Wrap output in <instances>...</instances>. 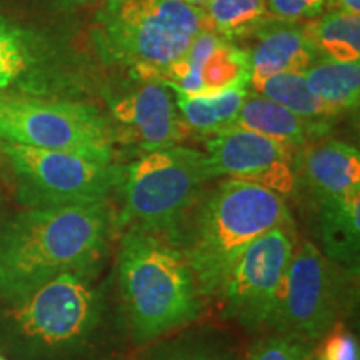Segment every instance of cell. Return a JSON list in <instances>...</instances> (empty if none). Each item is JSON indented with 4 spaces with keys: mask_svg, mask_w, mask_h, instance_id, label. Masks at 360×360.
I'll list each match as a JSON object with an SVG mask.
<instances>
[{
    "mask_svg": "<svg viewBox=\"0 0 360 360\" xmlns=\"http://www.w3.org/2000/svg\"><path fill=\"white\" fill-rule=\"evenodd\" d=\"M205 29L202 7L184 0H109L94 37L107 60L129 65L134 77L159 80Z\"/></svg>",
    "mask_w": 360,
    "mask_h": 360,
    "instance_id": "obj_5",
    "label": "cell"
},
{
    "mask_svg": "<svg viewBox=\"0 0 360 360\" xmlns=\"http://www.w3.org/2000/svg\"><path fill=\"white\" fill-rule=\"evenodd\" d=\"M319 342L321 347L314 350L315 360H359L357 337L340 322Z\"/></svg>",
    "mask_w": 360,
    "mask_h": 360,
    "instance_id": "obj_26",
    "label": "cell"
},
{
    "mask_svg": "<svg viewBox=\"0 0 360 360\" xmlns=\"http://www.w3.org/2000/svg\"><path fill=\"white\" fill-rule=\"evenodd\" d=\"M0 142L112 162L115 135L92 105L0 94Z\"/></svg>",
    "mask_w": 360,
    "mask_h": 360,
    "instance_id": "obj_7",
    "label": "cell"
},
{
    "mask_svg": "<svg viewBox=\"0 0 360 360\" xmlns=\"http://www.w3.org/2000/svg\"><path fill=\"white\" fill-rule=\"evenodd\" d=\"M143 360H238V357L217 342L197 339L162 345Z\"/></svg>",
    "mask_w": 360,
    "mask_h": 360,
    "instance_id": "obj_24",
    "label": "cell"
},
{
    "mask_svg": "<svg viewBox=\"0 0 360 360\" xmlns=\"http://www.w3.org/2000/svg\"><path fill=\"white\" fill-rule=\"evenodd\" d=\"M232 127L250 130L299 150L309 143L327 137L328 120L305 119L283 109L260 94H247Z\"/></svg>",
    "mask_w": 360,
    "mask_h": 360,
    "instance_id": "obj_15",
    "label": "cell"
},
{
    "mask_svg": "<svg viewBox=\"0 0 360 360\" xmlns=\"http://www.w3.org/2000/svg\"><path fill=\"white\" fill-rule=\"evenodd\" d=\"M0 159L29 209L107 202L119 182V165L114 162L70 152L0 142Z\"/></svg>",
    "mask_w": 360,
    "mask_h": 360,
    "instance_id": "obj_8",
    "label": "cell"
},
{
    "mask_svg": "<svg viewBox=\"0 0 360 360\" xmlns=\"http://www.w3.org/2000/svg\"><path fill=\"white\" fill-rule=\"evenodd\" d=\"M195 214L184 222L177 244L195 274L205 299L217 297L236 260L270 229L292 225L285 199L269 188L224 179L204 192Z\"/></svg>",
    "mask_w": 360,
    "mask_h": 360,
    "instance_id": "obj_2",
    "label": "cell"
},
{
    "mask_svg": "<svg viewBox=\"0 0 360 360\" xmlns=\"http://www.w3.org/2000/svg\"><path fill=\"white\" fill-rule=\"evenodd\" d=\"M200 80L204 85L200 96L220 92L236 85H250L249 51L222 40L202 65Z\"/></svg>",
    "mask_w": 360,
    "mask_h": 360,
    "instance_id": "obj_22",
    "label": "cell"
},
{
    "mask_svg": "<svg viewBox=\"0 0 360 360\" xmlns=\"http://www.w3.org/2000/svg\"><path fill=\"white\" fill-rule=\"evenodd\" d=\"M27 69V49L15 30L0 22V90Z\"/></svg>",
    "mask_w": 360,
    "mask_h": 360,
    "instance_id": "obj_25",
    "label": "cell"
},
{
    "mask_svg": "<svg viewBox=\"0 0 360 360\" xmlns=\"http://www.w3.org/2000/svg\"><path fill=\"white\" fill-rule=\"evenodd\" d=\"M270 20L300 24L317 19L328 0H265Z\"/></svg>",
    "mask_w": 360,
    "mask_h": 360,
    "instance_id": "obj_27",
    "label": "cell"
},
{
    "mask_svg": "<svg viewBox=\"0 0 360 360\" xmlns=\"http://www.w3.org/2000/svg\"><path fill=\"white\" fill-rule=\"evenodd\" d=\"M315 49L330 60L357 62L360 57V19L354 13L334 11L315 22H305Z\"/></svg>",
    "mask_w": 360,
    "mask_h": 360,
    "instance_id": "obj_19",
    "label": "cell"
},
{
    "mask_svg": "<svg viewBox=\"0 0 360 360\" xmlns=\"http://www.w3.org/2000/svg\"><path fill=\"white\" fill-rule=\"evenodd\" d=\"M295 247L294 224L255 238L232 265L215 297L225 317L249 330L267 328Z\"/></svg>",
    "mask_w": 360,
    "mask_h": 360,
    "instance_id": "obj_10",
    "label": "cell"
},
{
    "mask_svg": "<svg viewBox=\"0 0 360 360\" xmlns=\"http://www.w3.org/2000/svg\"><path fill=\"white\" fill-rule=\"evenodd\" d=\"M84 2H90V0H84Z\"/></svg>",
    "mask_w": 360,
    "mask_h": 360,
    "instance_id": "obj_31",
    "label": "cell"
},
{
    "mask_svg": "<svg viewBox=\"0 0 360 360\" xmlns=\"http://www.w3.org/2000/svg\"><path fill=\"white\" fill-rule=\"evenodd\" d=\"M314 350L310 342L272 332L252 344L247 360H312Z\"/></svg>",
    "mask_w": 360,
    "mask_h": 360,
    "instance_id": "obj_23",
    "label": "cell"
},
{
    "mask_svg": "<svg viewBox=\"0 0 360 360\" xmlns=\"http://www.w3.org/2000/svg\"><path fill=\"white\" fill-rule=\"evenodd\" d=\"M103 297L90 272H64L15 300L13 321L25 339L60 349L84 344L102 322Z\"/></svg>",
    "mask_w": 360,
    "mask_h": 360,
    "instance_id": "obj_9",
    "label": "cell"
},
{
    "mask_svg": "<svg viewBox=\"0 0 360 360\" xmlns=\"http://www.w3.org/2000/svg\"><path fill=\"white\" fill-rule=\"evenodd\" d=\"M0 360H7L6 357H4V355H0Z\"/></svg>",
    "mask_w": 360,
    "mask_h": 360,
    "instance_id": "obj_30",
    "label": "cell"
},
{
    "mask_svg": "<svg viewBox=\"0 0 360 360\" xmlns=\"http://www.w3.org/2000/svg\"><path fill=\"white\" fill-rule=\"evenodd\" d=\"M254 90L283 109L314 120H330L326 105L310 89L304 72H285L264 80Z\"/></svg>",
    "mask_w": 360,
    "mask_h": 360,
    "instance_id": "obj_21",
    "label": "cell"
},
{
    "mask_svg": "<svg viewBox=\"0 0 360 360\" xmlns=\"http://www.w3.org/2000/svg\"><path fill=\"white\" fill-rule=\"evenodd\" d=\"M135 84L110 102L115 142L143 152L180 146L191 134L175 105L174 92L155 79L134 77Z\"/></svg>",
    "mask_w": 360,
    "mask_h": 360,
    "instance_id": "obj_12",
    "label": "cell"
},
{
    "mask_svg": "<svg viewBox=\"0 0 360 360\" xmlns=\"http://www.w3.org/2000/svg\"><path fill=\"white\" fill-rule=\"evenodd\" d=\"M312 92L321 98L330 119L357 109L360 97V64L323 58L304 72Z\"/></svg>",
    "mask_w": 360,
    "mask_h": 360,
    "instance_id": "obj_18",
    "label": "cell"
},
{
    "mask_svg": "<svg viewBox=\"0 0 360 360\" xmlns=\"http://www.w3.org/2000/svg\"><path fill=\"white\" fill-rule=\"evenodd\" d=\"M215 175L205 152L172 146L143 154L119 167L120 210L117 227L169 238L182 225Z\"/></svg>",
    "mask_w": 360,
    "mask_h": 360,
    "instance_id": "obj_4",
    "label": "cell"
},
{
    "mask_svg": "<svg viewBox=\"0 0 360 360\" xmlns=\"http://www.w3.org/2000/svg\"><path fill=\"white\" fill-rule=\"evenodd\" d=\"M202 11L207 29L227 42L254 35L270 22L265 0H212Z\"/></svg>",
    "mask_w": 360,
    "mask_h": 360,
    "instance_id": "obj_20",
    "label": "cell"
},
{
    "mask_svg": "<svg viewBox=\"0 0 360 360\" xmlns=\"http://www.w3.org/2000/svg\"><path fill=\"white\" fill-rule=\"evenodd\" d=\"M312 360H315V359H312Z\"/></svg>",
    "mask_w": 360,
    "mask_h": 360,
    "instance_id": "obj_32",
    "label": "cell"
},
{
    "mask_svg": "<svg viewBox=\"0 0 360 360\" xmlns=\"http://www.w3.org/2000/svg\"><path fill=\"white\" fill-rule=\"evenodd\" d=\"M120 299L130 334L148 344L200 317L205 307L195 274L169 238L124 231L117 252Z\"/></svg>",
    "mask_w": 360,
    "mask_h": 360,
    "instance_id": "obj_3",
    "label": "cell"
},
{
    "mask_svg": "<svg viewBox=\"0 0 360 360\" xmlns=\"http://www.w3.org/2000/svg\"><path fill=\"white\" fill-rule=\"evenodd\" d=\"M247 94L249 85H236L205 96H187L180 92H174V96L175 105L188 130L212 137L232 127Z\"/></svg>",
    "mask_w": 360,
    "mask_h": 360,
    "instance_id": "obj_17",
    "label": "cell"
},
{
    "mask_svg": "<svg viewBox=\"0 0 360 360\" xmlns=\"http://www.w3.org/2000/svg\"><path fill=\"white\" fill-rule=\"evenodd\" d=\"M255 35L257 40L249 52L252 89L272 75L285 74V72H305L317 57L319 51L310 40L305 24L267 22Z\"/></svg>",
    "mask_w": 360,
    "mask_h": 360,
    "instance_id": "obj_14",
    "label": "cell"
},
{
    "mask_svg": "<svg viewBox=\"0 0 360 360\" xmlns=\"http://www.w3.org/2000/svg\"><path fill=\"white\" fill-rule=\"evenodd\" d=\"M295 150L283 143L231 127L205 141V155L215 179H236L285 197L295 192L292 160Z\"/></svg>",
    "mask_w": 360,
    "mask_h": 360,
    "instance_id": "obj_11",
    "label": "cell"
},
{
    "mask_svg": "<svg viewBox=\"0 0 360 360\" xmlns=\"http://www.w3.org/2000/svg\"><path fill=\"white\" fill-rule=\"evenodd\" d=\"M295 188H304L315 204L360 192V152L337 139L323 137L295 150L292 160Z\"/></svg>",
    "mask_w": 360,
    "mask_h": 360,
    "instance_id": "obj_13",
    "label": "cell"
},
{
    "mask_svg": "<svg viewBox=\"0 0 360 360\" xmlns=\"http://www.w3.org/2000/svg\"><path fill=\"white\" fill-rule=\"evenodd\" d=\"M319 237L322 254L335 264L357 270L360 245V192L342 199L321 202Z\"/></svg>",
    "mask_w": 360,
    "mask_h": 360,
    "instance_id": "obj_16",
    "label": "cell"
},
{
    "mask_svg": "<svg viewBox=\"0 0 360 360\" xmlns=\"http://www.w3.org/2000/svg\"><path fill=\"white\" fill-rule=\"evenodd\" d=\"M328 4H332L340 12L360 15V0H328Z\"/></svg>",
    "mask_w": 360,
    "mask_h": 360,
    "instance_id": "obj_28",
    "label": "cell"
},
{
    "mask_svg": "<svg viewBox=\"0 0 360 360\" xmlns=\"http://www.w3.org/2000/svg\"><path fill=\"white\" fill-rule=\"evenodd\" d=\"M184 2L191 4V6H195V7H204L205 4H210L212 0H184Z\"/></svg>",
    "mask_w": 360,
    "mask_h": 360,
    "instance_id": "obj_29",
    "label": "cell"
},
{
    "mask_svg": "<svg viewBox=\"0 0 360 360\" xmlns=\"http://www.w3.org/2000/svg\"><path fill=\"white\" fill-rule=\"evenodd\" d=\"M114 224L107 202L17 214L0 232V294L15 302L58 274L98 267Z\"/></svg>",
    "mask_w": 360,
    "mask_h": 360,
    "instance_id": "obj_1",
    "label": "cell"
},
{
    "mask_svg": "<svg viewBox=\"0 0 360 360\" xmlns=\"http://www.w3.org/2000/svg\"><path fill=\"white\" fill-rule=\"evenodd\" d=\"M355 278L312 242L297 244L267 328L315 344L352 309Z\"/></svg>",
    "mask_w": 360,
    "mask_h": 360,
    "instance_id": "obj_6",
    "label": "cell"
}]
</instances>
